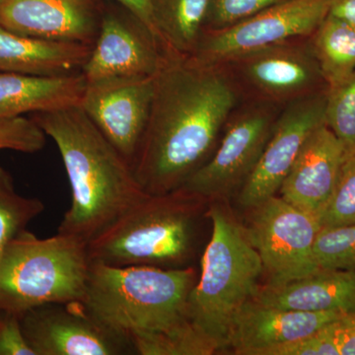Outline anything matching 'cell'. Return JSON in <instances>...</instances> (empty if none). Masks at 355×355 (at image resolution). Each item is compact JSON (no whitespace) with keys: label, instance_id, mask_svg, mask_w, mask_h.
Returning <instances> with one entry per match:
<instances>
[{"label":"cell","instance_id":"cell-9","mask_svg":"<svg viewBox=\"0 0 355 355\" xmlns=\"http://www.w3.org/2000/svg\"><path fill=\"white\" fill-rule=\"evenodd\" d=\"M20 321L35 355L135 354L127 335L96 319L81 301L39 306Z\"/></svg>","mask_w":355,"mask_h":355},{"label":"cell","instance_id":"cell-26","mask_svg":"<svg viewBox=\"0 0 355 355\" xmlns=\"http://www.w3.org/2000/svg\"><path fill=\"white\" fill-rule=\"evenodd\" d=\"M318 219L321 227L355 224V155L343 162L333 193Z\"/></svg>","mask_w":355,"mask_h":355},{"label":"cell","instance_id":"cell-20","mask_svg":"<svg viewBox=\"0 0 355 355\" xmlns=\"http://www.w3.org/2000/svg\"><path fill=\"white\" fill-rule=\"evenodd\" d=\"M86 85L83 72L38 76L0 70V119L79 106Z\"/></svg>","mask_w":355,"mask_h":355},{"label":"cell","instance_id":"cell-11","mask_svg":"<svg viewBox=\"0 0 355 355\" xmlns=\"http://www.w3.org/2000/svg\"><path fill=\"white\" fill-rule=\"evenodd\" d=\"M275 120L272 112L253 108L226 123L221 144L180 189L207 200L228 197L241 188L254 171Z\"/></svg>","mask_w":355,"mask_h":355},{"label":"cell","instance_id":"cell-19","mask_svg":"<svg viewBox=\"0 0 355 355\" xmlns=\"http://www.w3.org/2000/svg\"><path fill=\"white\" fill-rule=\"evenodd\" d=\"M89 44L23 36L0 25V70L38 76L80 73L92 51Z\"/></svg>","mask_w":355,"mask_h":355},{"label":"cell","instance_id":"cell-21","mask_svg":"<svg viewBox=\"0 0 355 355\" xmlns=\"http://www.w3.org/2000/svg\"><path fill=\"white\" fill-rule=\"evenodd\" d=\"M210 0H151L154 24L166 50L188 58L205 31Z\"/></svg>","mask_w":355,"mask_h":355},{"label":"cell","instance_id":"cell-5","mask_svg":"<svg viewBox=\"0 0 355 355\" xmlns=\"http://www.w3.org/2000/svg\"><path fill=\"white\" fill-rule=\"evenodd\" d=\"M211 234L200 256V270L188 302L191 323L217 352L225 349L231 322L256 297L265 272L244 228L219 203L209 207Z\"/></svg>","mask_w":355,"mask_h":355},{"label":"cell","instance_id":"cell-13","mask_svg":"<svg viewBox=\"0 0 355 355\" xmlns=\"http://www.w3.org/2000/svg\"><path fill=\"white\" fill-rule=\"evenodd\" d=\"M327 89L292 100L275 120L258 164L243 184L239 203L249 209L277 196L311 133L326 123Z\"/></svg>","mask_w":355,"mask_h":355},{"label":"cell","instance_id":"cell-14","mask_svg":"<svg viewBox=\"0 0 355 355\" xmlns=\"http://www.w3.org/2000/svg\"><path fill=\"white\" fill-rule=\"evenodd\" d=\"M106 0H1L0 25L23 36L94 44Z\"/></svg>","mask_w":355,"mask_h":355},{"label":"cell","instance_id":"cell-12","mask_svg":"<svg viewBox=\"0 0 355 355\" xmlns=\"http://www.w3.org/2000/svg\"><path fill=\"white\" fill-rule=\"evenodd\" d=\"M154 89L155 76L87 81L79 105L130 166L148 125Z\"/></svg>","mask_w":355,"mask_h":355},{"label":"cell","instance_id":"cell-8","mask_svg":"<svg viewBox=\"0 0 355 355\" xmlns=\"http://www.w3.org/2000/svg\"><path fill=\"white\" fill-rule=\"evenodd\" d=\"M330 6L331 0H284L231 27L203 31L188 58L202 65L220 67L268 46L309 36L329 15Z\"/></svg>","mask_w":355,"mask_h":355},{"label":"cell","instance_id":"cell-10","mask_svg":"<svg viewBox=\"0 0 355 355\" xmlns=\"http://www.w3.org/2000/svg\"><path fill=\"white\" fill-rule=\"evenodd\" d=\"M172 57L132 11L106 0L97 39L83 69L86 80L111 77H153Z\"/></svg>","mask_w":355,"mask_h":355},{"label":"cell","instance_id":"cell-2","mask_svg":"<svg viewBox=\"0 0 355 355\" xmlns=\"http://www.w3.org/2000/svg\"><path fill=\"white\" fill-rule=\"evenodd\" d=\"M195 266L176 270L91 261L81 302L100 322L130 338L135 354L211 355L214 345L191 323Z\"/></svg>","mask_w":355,"mask_h":355},{"label":"cell","instance_id":"cell-6","mask_svg":"<svg viewBox=\"0 0 355 355\" xmlns=\"http://www.w3.org/2000/svg\"><path fill=\"white\" fill-rule=\"evenodd\" d=\"M90 266L83 240L58 232L43 239L26 229L0 258V312L21 317L39 306L83 301Z\"/></svg>","mask_w":355,"mask_h":355},{"label":"cell","instance_id":"cell-3","mask_svg":"<svg viewBox=\"0 0 355 355\" xmlns=\"http://www.w3.org/2000/svg\"><path fill=\"white\" fill-rule=\"evenodd\" d=\"M32 120L57 144L69 178L71 202L58 233L88 244L148 196L80 106L39 112Z\"/></svg>","mask_w":355,"mask_h":355},{"label":"cell","instance_id":"cell-16","mask_svg":"<svg viewBox=\"0 0 355 355\" xmlns=\"http://www.w3.org/2000/svg\"><path fill=\"white\" fill-rule=\"evenodd\" d=\"M289 42L254 51L234 62L261 94L277 101L295 100L320 91L317 88L321 84L326 85L311 44Z\"/></svg>","mask_w":355,"mask_h":355},{"label":"cell","instance_id":"cell-33","mask_svg":"<svg viewBox=\"0 0 355 355\" xmlns=\"http://www.w3.org/2000/svg\"><path fill=\"white\" fill-rule=\"evenodd\" d=\"M0 1H1V0H0Z\"/></svg>","mask_w":355,"mask_h":355},{"label":"cell","instance_id":"cell-23","mask_svg":"<svg viewBox=\"0 0 355 355\" xmlns=\"http://www.w3.org/2000/svg\"><path fill=\"white\" fill-rule=\"evenodd\" d=\"M38 198H28L16 190L13 178L0 166V258L7 245L44 211Z\"/></svg>","mask_w":355,"mask_h":355},{"label":"cell","instance_id":"cell-18","mask_svg":"<svg viewBox=\"0 0 355 355\" xmlns=\"http://www.w3.org/2000/svg\"><path fill=\"white\" fill-rule=\"evenodd\" d=\"M254 298L280 309L349 314L355 312V272L319 270L286 284H266Z\"/></svg>","mask_w":355,"mask_h":355},{"label":"cell","instance_id":"cell-30","mask_svg":"<svg viewBox=\"0 0 355 355\" xmlns=\"http://www.w3.org/2000/svg\"><path fill=\"white\" fill-rule=\"evenodd\" d=\"M323 331L335 343L338 355H355V312L331 322Z\"/></svg>","mask_w":355,"mask_h":355},{"label":"cell","instance_id":"cell-15","mask_svg":"<svg viewBox=\"0 0 355 355\" xmlns=\"http://www.w3.org/2000/svg\"><path fill=\"white\" fill-rule=\"evenodd\" d=\"M342 316L280 309L253 298L233 317L225 349L238 355H268L270 350L309 338Z\"/></svg>","mask_w":355,"mask_h":355},{"label":"cell","instance_id":"cell-29","mask_svg":"<svg viewBox=\"0 0 355 355\" xmlns=\"http://www.w3.org/2000/svg\"><path fill=\"white\" fill-rule=\"evenodd\" d=\"M0 355H35L23 335L17 315L0 312Z\"/></svg>","mask_w":355,"mask_h":355},{"label":"cell","instance_id":"cell-28","mask_svg":"<svg viewBox=\"0 0 355 355\" xmlns=\"http://www.w3.org/2000/svg\"><path fill=\"white\" fill-rule=\"evenodd\" d=\"M46 135L34 120L15 116L0 119V150L36 153L46 146Z\"/></svg>","mask_w":355,"mask_h":355},{"label":"cell","instance_id":"cell-27","mask_svg":"<svg viewBox=\"0 0 355 355\" xmlns=\"http://www.w3.org/2000/svg\"><path fill=\"white\" fill-rule=\"evenodd\" d=\"M284 0H210L205 31H217L237 24Z\"/></svg>","mask_w":355,"mask_h":355},{"label":"cell","instance_id":"cell-1","mask_svg":"<svg viewBox=\"0 0 355 355\" xmlns=\"http://www.w3.org/2000/svg\"><path fill=\"white\" fill-rule=\"evenodd\" d=\"M236 102L220 67L168 58L155 76L150 119L132 164L142 190L162 195L181 188L214 153Z\"/></svg>","mask_w":355,"mask_h":355},{"label":"cell","instance_id":"cell-4","mask_svg":"<svg viewBox=\"0 0 355 355\" xmlns=\"http://www.w3.org/2000/svg\"><path fill=\"white\" fill-rule=\"evenodd\" d=\"M207 202L183 189L148 195L88 243L89 258L114 266H193Z\"/></svg>","mask_w":355,"mask_h":355},{"label":"cell","instance_id":"cell-32","mask_svg":"<svg viewBox=\"0 0 355 355\" xmlns=\"http://www.w3.org/2000/svg\"><path fill=\"white\" fill-rule=\"evenodd\" d=\"M330 14L355 24V0H331Z\"/></svg>","mask_w":355,"mask_h":355},{"label":"cell","instance_id":"cell-25","mask_svg":"<svg viewBox=\"0 0 355 355\" xmlns=\"http://www.w3.org/2000/svg\"><path fill=\"white\" fill-rule=\"evenodd\" d=\"M314 254L320 270L355 272V224L320 229Z\"/></svg>","mask_w":355,"mask_h":355},{"label":"cell","instance_id":"cell-31","mask_svg":"<svg viewBox=\"0 0 355 355\" xmlns=\"http://www.w3.org/2000/svg\"><path fill=\"white\" fill-rule=\"evenodd\" d=\"M113 1L118 2L121 6H125L128 10L135 14L155 35L156 38L161 42V44L164 46V44L161 41L160 36H159L155 24H154L153 10H151V0H113Z\"/></svg>","mask_w":355,"mask_h":355},{"label":"cell","instance_id":"cell-17","mask_svg":"<svg viewBox=\"0 0 355 355\" xmlns=\"http://www.w3.org/2000/svg\"><path fill=\"white\" fill-rule=\"evenodd\" d=\"M345 154L326 123L306 140L280 187L279 197L298 209L319 216L335 189Z\"/></svg>","mask_w":355,"mask_h":355},{"label":"cell","instance_id":"cell-7","mask_svg":"<svg viewBox=\"0 0 355 355\" xmlns=\"http://www.w3.org/2000/svg\"><path fill=\"white\" fill-rule=\"evenodd\" d=\"M249 209L251 214L244 230L270 277L268 284H286L320 270L314 254L322 228L317 216L279 196Z\"/></svg>","mask_w":355,"mask_h":355},{"label":"cell","instance_id":"cell-22","mask_svg":"<svg viewBox=\"0 0 355 355\" xmlns=\"http://www.w3.org/2000/svg\"><path fill=\"white\" fill-rule=\"evenodd\" d=\"M312 35L311 48L327 90L338 87L355 71V24L329 13Z\"/></svg>","mask_w":355,"mask_h":355},{"label":"cell","instance_id":"cell-24","mask_svg":"<svg viewBox=\"0 0 355 355\" xmlns=\"http://www.w3.org/2000/svg\"><path fill=\"white\" fill-rule=\"evenodd\" d=\"M326 125L340 140L345 157L355 155V71L331 90H327Z\"/></svg>","mask_w":355,"mask_h":355}]
</instances>
